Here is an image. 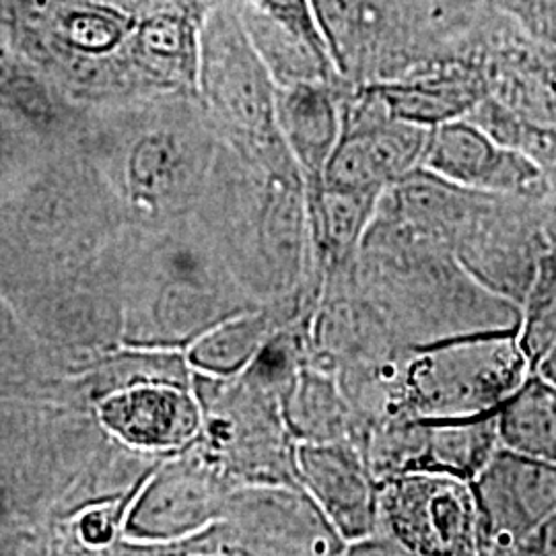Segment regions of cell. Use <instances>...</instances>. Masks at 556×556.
I'll list each match as a JSON object with an SVG mask.
<instances>
[{
  "label": "cell",
  "instance_id": "cell-1",
  "mask_svg": "<svg viewBox=\"0 0 556 556\" xmlns=\"http://www.w3.org/2000/svg\"><path fill=\"white\" fill-rule=\"evenodd\" d=\"M75 139L100 169L126 225L140 227L184 217L208 192L223 149L194 93L83 110Z\"/></svg>",
  "mask_w": 556,
  "mask_h": 556
},
{
  "label": "cell",
  "instance_id": "cell-2",
  "mask_svg": "<svg viewBox=\"0 0 556 556\" xmlns=\"http://www.w3.org/2000/svg\"><path fill=\"white\" fill-rule=\"evenodd\" d=\"M126 220L75 137L52 139L0 208V293L7 301L98 264Z\"/></svg>",
  "mask_w": 556,
  "mask_h": 556
},
{
  "label": "cell",
  "instance_id": "cell-3",
  "mask_svg": "<svg viewBox=\"0 0 556 556\" xmlns=\"http://www.w3.org/2000/svg\"><path fill=\"white\" fill-rule=\"evenodd\" d=\"M122 346L186 351L220 319L250 309L215 260L172 223L124 225L112 248Z\"/></svg>",
  "mask_w": 556,
  "mask_h": 556
},
{
  "label": "cell",
  "instance_id": "cell-4",
  "mask_svg": "<svg viewBox=\"0 0 556 556\" xmlns=\"http://www.w3.org/2000/svg\"><path fill=\"white\" fill-rule=\"evenodd\" d=\"M197 96L241 160L295 178L298 165L278 132L277 83L245 31L238 0H217L202 21Z\"/></svg>",
  "mask_w": 556,
  "mask_h": 556
},
{
  "label": "cell",
  "instance_id": "cell-5",
  "mask_svg": "<svg viewBox=\"0 0 556 556\" xmlns=\"http://www.w3.org/2000/svg\"><path fill=\"white\" fill-rule=\"evenodd\" d=\"M530 357L517 328L441 340L420 349L404 376V400L415 418L480 417L530 376Z\"/></svg>",
  "mask_w": 556,
  "mask_h": 556
},
{
  "label": "cell",
  "instance_id": "cell-6",
  "mask_svg": "<svg viewBox=\"0 0 556 556\" xmlns=\"http://www.w3.org/2000/svg\"><path fill=\"white\" fill-rule=\"evenodd\" d=\"M344 540L303 489L285 482L239 484L219 521L192 538L188 555H334Z\"/></svg>",
  "mask_w": 556,
  "mask_h": 556
},
{
  "label": "cell",
  "instance_id": "cell-7",
  "mask_svg": "<svg viewBox=\"0 0 556 556\" xmlns=\"http://www.w3.org/2000/svg\"><path fill=\"white\" fill-rule=\"evenodd\" d=\"M239 486L197 445L163 457L140 484L124 526L119 555L169 553L219 521Z\"/></svg>",
  "mask_w": 556,
  "mask_h": 556
},
{
  "label": "cell",
  "instance_id": "cell-8",
  "mask_svg": "<svg viewBox=\"0 0 556 556\" xmlns=\"http://www.w3.org/2000/svg\"><path fill=\"white\" fill-rule=\"evenodd\" d=\"M379 517L406 555H480L477 498L468 480L408 470L379 482Z\"/></svg>",
  "mask_w": 556,
  "mask_h": 556
},
{
  "label": "cell",
  "instance_id": "cell-9",
  "mask_svg": "<svg viewBox=\"0 0 556 556\" xmlns=\"http://www.w3.org/2000/svg\"><path fill=\"white\" fill-rule=\"evenodd\" d=\"M431 128L392 116L365 87L342 100V132L321 186L381 194L420 169Z\"/></svg>",
  "mask_w": 556,
  "mask_h": 556
},
{
  "label": "cell",
  "instance_id": "cell-10",
  "mask_svg": "<svg viewBox=\"0 0 556 556\" xmlns=\"http://www.w3.org/2000/svg\"><path fill=\"white\" fill-rule=\"evenodd\" d=\"M105 435L144 456L167 457L192 447L204 427V408L192 374L130 379L91 404Z\"/></svg>",
  "mask_w": 556,
  "mask_h": 556
},
{
  "label": "cell",
  "instance_id": "cell-11",
  "mask_svg": "<svg viewBox=\"0 0 556 556\" xmlns=\"http://www.w3.org/2000/svg\"><path fill=\"white\" fill-rule=\"evenodd\" d=\"M470 486L482 553L519 555L526 540L556 511V462L498 447Z\"/></svg>",
  "mask_w": 556,
  "mask_h": 556
},
{
  "label": "cell",
  "instance_id": "cell-12",
  "mask_svg": "<svg viewBox=\"0 0 556 556\" xmlns=\"http://www.w3.org/2000/svg\"><path fill=\"white\" fill-rule=\"evenodd\" d=\"M293 475L346 546L376 532L379 482L344 439L301 441L293 452Z\"/></svg>",
  "mask_w": 556,
  "mask_h": 556
},
{
  "label": "cell",
  "instance_id": "cell-13",
  "mask_svg": "<svg viewBox=\"0 0 556 556\" xmlns=\"http://www.w3.org/2000/svg\"><path fill=\"white\" fill-rule=\"evenodd\" d=\"M420 169L452 186L497 192L523 190L540 178L534 161L462 118L431 128Z\"/></svg>",
  "mask_w": 556,
  "mask_h": 556
},
{
  "label": "cell",
  "instance_id": "cell-14",
  "mask_svg": "<svg viewBox=\"0 0 556 556\" xmlns=\"http://www.w3.org/2000/svg\"><path fill=\"white\" fill-rule=\"evenodd\" d=\"M202 21L190 13H160L135 23L118 52L142 98L197 96Z\"/></svg>",
  "mask_w": 556,
  "mask_h": 556
},
{
  "label": "cell",
  "instance_id": "cell-15",
  "mask_svg": "<svg viewBox=\"0 0 556 556\" xmlns=\"http://www.w3.org/2000/svg\"><path fill=\"white\" fill-rule=\"evenodd\" d=\"M340 83L277 87L278 132L309 188L321 184L326 163L342 132Z\"/></svg>",
  "mask_w": 556,
  "mask_h": 556
},
{
  "label": "cell",
  "instance_id": "cell-16",
  "mask_svg": "<svg viewBox=\"0 0 556 556\" xmlns=\"http://www.w3.org/2000/svg\"><path fill=\"white\" fill-rule=\"evenodd\" d=\"M0 110L43 139L73 137L79 126L75 108L29 59L0 21Z\"/></svg>",
  "mask_w": 556,
  "mask_h": 556
},
{
  "label": "cell",
  "instance_id": "cell-17",
  "mask_svg": "<svg viewBox=\"0 0 556 556\" xmlns=\"http://www.w3.org/2000/svg\"><path fill=\"white\" fill-rule=\"evenodd\" d=\"M383 108L396 116L427 128L462 118L478 98V79L470 66L456 60L429 62L397 79L363 83Z\"/></svg>",
  "mask_w": 556,
  "mask_h": 556
},
{
  "label": "cell",
  "instance_id": "cell-18",
  "mask_svg": "<svg viewBox=\"0 0 556 556\" xmlns=\"http://www.w3.org/2000/svg\"><path fill=\"white\" fill-rule=\"evenodd\" d=\"M413 450L402 472L429 470L472 482L501 447L497 413L468 418H415Z\"/></svg>",
  "mask_w": 556,
  "mask_h": 556
},
{
  "label": "cell",
  "instance_id": "cell-19",
  "mask_svg": "<svg viewBox=\"0 0 556 556\" xmlns=\"http://www.w3.org/2000/svg\"><path fill=\"white\" fill-rule=\"evenodd\" d=\"M137 21L114 9L85 0H48L40 17L27 25L9 27L38 29L48 40L56 41L80 54L110 56L116 54L132 34Z\"/></svg>",
  "mask_w": 556,
  "mask_h": 556
},
{
  "label": "cell",
  "instance_id": "cell-20",
  "mask_svg": "<svg viewBox=\"0 0 556 556\" xmlns=\"http://www.w3.org/2000/svg\"><path fill=\"white\" fill-rule=\"evenodd\" d=\"M277 334V318L264 309H245L200 334L186 349V357L204 376L238 378Z\"/></svg>",
  "mask_w": 556,
  "mask_h": 556
},
{
  "label": "cell",
  "instance_id": "cell-21",
  "mask_svg": "<svg viewBox=\"0 0 556 556\" xmlns=\"http://www.w3.org/2000/svg\"><path fill=\"white\" fill-rule=\"evenodd\" d=\"M239 15L262 62L277 87L298 83H340L337 66L328 52L299 38L277 21L238 0Z\"/></svg>",
  "mask_w": 556,
  "mask_h": 556
},
{
  "label": "cell",
  "instance_id": "cell-22",
  "mask_svg": "<svg viewBox=\"0 0 556 556\" xmlns=\"http://www.w3.org/2000/svg\"><path fill=\"white\" fill-rule=\"evenodd\" d=\"M501 447L556 462V383L528 376L497 408Z\"/></svg>",
  "mask_w": 556,
  "mask_h": 556
},
{
  "label": "cell",
  "instance_id": "cell-23",
  "mask_svg": "<svg viewBox=\"0 0 556 556\" xmlns=\"http://www.w3.org/2000/svg\"><path fill=\"white\" fill-rule=\"evenodd\" d=\"M280 413L287 431L301 441H340L349 425L337 386L307 369L287 383L280 394Z\"/></svg>",
  "mask_w": 556,
  "mask_h": 556
},
{
  "label": "cell",
  "instance_id": "cell-24",
  "mask_svg": "<svg viewBox=\"0 0 556 556\" xmlns=\"http://www.w3.org/2000/svg\"><path fill=\"white\" fill-rule=\"evenodd\" d=\"M309 197L316 202L319 231L334 252H346L355 245L371 208L381 194L351 192L328 186H312Z\"/></svg>",
  "mask_w": 556,
  "mask_h": 556
},
{
  "label": "cell",
  "instance_id": "cell-25",
  "mask_svg": "<svg viewBox=\"0 0 556 556\" xmlns=\"http://www.w3.org/2000/svg\"><path fill=\"white\" fill-rule=\"evenodd\" d=\"M52 139H43L0 110V208Z\"/></svg>",
  "mask_w": 556,
  "mask_h": 556
},
{
  "label": "cell",
  "instance_id": "cell-26",
  "mask_svg": "<svg viewBox=\"0 0 556 556\" xmlns=\"http://www.w3.org/2000/svg\"><path fill=\"white\" fill-rule=\"evenodd\" d=\"M243 2H248L250 7H254L266 17L277 21L278 25H282L291 34L309 41L321 52L330 54L328 43L324 40V34L319 29L314 0H243Z\"/></svg>",
  "mask_w": 556,
  "mask_h": 556
},
{
  "label": "cell",
  "instance_id": "cell-27",
  "mask_svg": "<svg viewBox=\"0 0 556 556\" xmlns=\"http://www.w3.org/2000/svg\"><path fill=\"white\" fill-rule=\"evenodd\" d=\"M519 338L532 367H536L538 361L556 338V282L553 280H546V285L538 293L534 309H530Z\"/></svg>",
  "mask_w": 556,
  "mask_h": 556
},
{
  "label": "cell",
  "instance_id": "cell-28",
  "mask_svg": "<svg viewBox=\"0 0 556 556\" xmlns=\"http://www.w3.org/2000/svg\"><path fill=\"white\" fill-rule=\"evenodd\" d=\"M495 4L532 40L556 46V0H495Z\"/></svg>",
  "mask_w": 556,
  "mask_h": 556
},
{
  "label": "cell",
  "instance_id": "cell-29",
  "mask_svg": "<svg viewBox=\"0 0 556 556\" xmlns=\"http://www.w3.org/2000/svg\"><path fill=\"white\" fill-rule=\"evenodd\" d=\"M114 9L132 21L144 20L160 13H190L197 17H206L217 0H85Z\"/></svg>",
  "mask_w": 556,
  "mask_h": 556
},
{
  "label": "cell",
  "instance_id": "cell-30",
  "mask_svg": "<svg viewBox=\"0 0 556 556\" xmlns=\"http://www.w3.org/2000/svg\"><path fill=\"white\" fill-rule=\"evenodd\" d=\"M519 555H556V511L526 540Z\"/></svg>",
  "mask_w": 556,
  "mask_h": 556
},
{
  "label": "cell",
  "instance_id": "cell-31",
  "mask_svg": "<svg viewBox=\"0 0 556 556\" xmlns=\"http://www.w3.org/2000/svg\"><path fill=\"white\" fill-rule=\"evenodd\" d=\"M536 374L556 383V338L548 346V351L538 361Z\"/></svg>",
  "mask_w": 556,
  "mask_h": 556
}]
</instances>
